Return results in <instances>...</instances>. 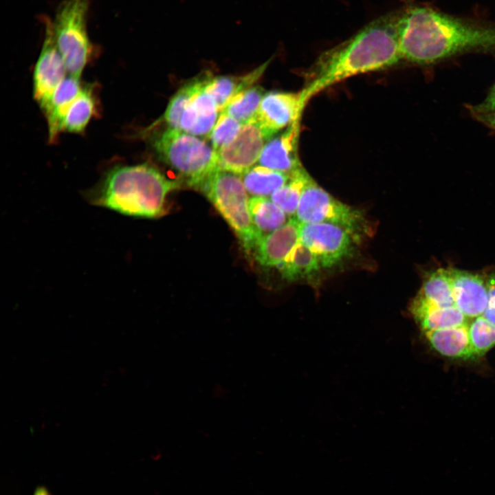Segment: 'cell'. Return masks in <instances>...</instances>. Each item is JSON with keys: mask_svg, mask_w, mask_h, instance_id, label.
<instances>
[{"mask_svg": "<svg viewBox=\"0 0 495 495\" xmlns=\"http://www.w3.org/2000/svg\"><path fill=\"white\" fill-rule=\"evenodd\" d=\"M402 58L430 65L472 51H495V25L468 21L430 7L412 6L397 13Z\"/></svg>", "mask_w": 495, "mask_h": 495, "instance_id": "1", "label": "cell"}, {"mask_svg": "<svg viewBox=\"0 0 495 495\" xmlns=\"http://www.w3.org/2000/svg\"><path fill=\"white\" fill-rule=\"evenodd\" d=\"M397 14L374 20L352 38L322 54L300 91L302 106L318 93L355 75L382 70L402 60L396 22Z\"/></svg>", "mask_w": 495, "mask_h": 495, "instance_id": "2", "label": "cell"}, {"mask_svg": "<svg viewBox=\"0 0 495 495\" xmlns=\"http://www.w3.org/2000/svg\"><path fill=\"white\" fill-rule=\"evenodd\" d=\"M178 186L149 164L118 166L89 197L94 204L122 214L155 218L164 213L167 195Z\"/></svg>", "mask_w": 495, "mask_h": 495, "instance_id": "3", "label": "cell"}, {"mask_svg": "<svg viewBox=\"0 0 495 495\" xmlns=\"http://www.w3.org/2000/svg\"><path fill=\"white\" fill-rule=\"evenodd\" d=\"M151 144L160 160L190 186L199 188L218 169L217 152L210 144L196 135L168 127L153 136Z\"/></svg>", "mask_w": 495, "mask_h": 495, "instance_id": "4", "label": "cell"}, {"mask_svg": "<svg viewBox=\"0 0 495 495\" xmlns=\"http://www.w3.org/2000/svg\"><path fill=\"white\" fill-rule=\"evenodd\" d=\"M201 190L235 232L244 250H254L262 235L249 208L247 190L240 175L217 169L200 185Z\"/></svg>", "mask_w": 495, "mask_h": 495, "instance_id": "5", "label": "cell"}, {"mask_svg": "<svg viewBox=\"0 0 495 495\" xmlns=\"http://www.w3.org/2000/svg\"><path fill=\"white\" fill-rule=\"evenodd\" d=\"M89 0H63L52 26L58 49L69 75L80 78L92 54L87 32Z\"/></svg>", "mask_w": 495, "mask_h": 495, "instance_id": "6", "label": "cell"}, {"mask_svg": "<svg viewBox=\"0 0 495 495\" xmlns=\"http://www.w3.org/2000/svg\"><path fill=\"white\" fill-rule=\"evenodd\" d=\"M300 223H327L342 227L355 239L366 232V219L358 209L334 198L309 177L294 217Z\"/></svg>", "mask_w": 495, "mask_h": 495, "instance_id": "7", "label": "cell"}, {"mask_svg": "<svg viewBox=\"0 0 495 495\" xmlns=\"http://www.w3.org/2000/svg\"><path fill=\"white\" fill-rule=\"evenodd\" d=\"M353 236L340 226L327 223H300V241L315 254L321 267H332L352 252Z\"/></svg>", "mask_w": 495, "mask_h": 495, "instance_id": "8", "label": "cell"}, {"mask_svg": "<svg viewBox=\"0 0 495 495\" xmlns=\"http://www.w3.org/2000/svg\"><path fill=\"white\" fill-rule=\"evenodd\" d=\"M268 140L254 118L242 124L236 137L216 151L218 169L243 174L258 161Z\"/></svg>", "mask_w": 495, "mask_h": 495, "instance_id": "9", "label": "cell"}, {"mask_svg": "<svg viewBox=\"0 0 495 495\" xmlns=\"http://www.w3.org/2000/svg\"><path fill=\"white\" fill-rule=\"evenodd\" d=\"M67 73L58 49L52 21L45 20V36L33 74V96L43 110Z\"/></svg>", "mask_w": 495, "mask_h": 495, "instance_id": "10", "label": "cell"}, {"mask_svg": "<svg viewBox=\"0 0 495 495\" xmlns=\"http://www.w3.org/2000/svg\"><path fill=\"white\" fill-rule=\"evenodd\" d=\"M302 109L300 92L270 91L263 96L254 119L270 140L298 120Z\"/></svg>", "mask_w": 495, "mask_h": 495, "instance_id": "11", "label": "cell"}, {"mask_svg": "<svg viewBox=\"0 0 495 495\" xmlns=\"http://www.w3.org/2000/svg\"><path fill=\"white\" fill-rule=\"evenodd\" d=\"M454 305L467 318L482 316L488 302L486 278L465 270L448 268Z\"/></svg>", "mask_w": 495, "mask_h": 495, "instance_id": "12", "label": "cell"}, {"mask_svg": "<svg viewBox=\"0 0 495 495\" xmlns=\"http://www.w3.org/2000/svg\"><path fill=\"white\" fill-rule=\"evenodd\" d=\"M299 129L298 120L268 140L258 159L259 165L290 176L304 168L298 155Z\"/></svg>", "mask_w": 495, "mask_h": 495, "instance_id": "13", "label": "cell"}, {"mask_svg": "<svg viewBox=\"0 0 495 495\" xmlns=\"http://www.w3.org/2000/svg\"><path fill=\"white\" fill-rule=\"evenodd\" d=\"M300 223L292 217L263 236L254 249L255 258L265 267H277L300 241Z\"/></svg>", "mask_w": 495, "mask_h": 495, "instance_id": "14", "label": "cell"}, {"mask_svg": "<svg viewBox=\"0 0 495 495\" xmlns=\"http://www.w3.org/2000/svg\"><path fill=\"white\" fill-rule=\"evenodd\" d=\"M205 86L193 96L180 119L181 131L196 136L208 135L219 118L217 105Z\"/></svg>", "mask_w": 495, "mask_h": 495, "instance_id": "15", "label": "cell"}, {"mask_svg": "<svg viewBox=\"0 0 495 495\" xmlns=\"http://www.w3.org/2000/svg\"><path fill=\"white\" fill-rule=\"evenodd\" d=\"M410 312L424 332L468 324L467 318L455 306L440 307L417 295Z\"/></svg>", "mask_w": 495, "mask_h": 495, "instance_id": "16", "label": "cell"}, {"mask_svg": "<svg viewBox=\"0 0 495 495\" xmlns=\"http://www.w3.org/2000/svg\"><path fill=\"white\" fill-rule=\"evenodd\" d=\"M468 324L424 332L430 346L439 355L455 360L477 359L471 346Z\"/></svg>", "mask_w": 495, "mask_h": 495, "instance_id": "17", "label": "cell"}, {"mask_svg": "<svg viewBox=\"0 0 495 495\" xmlns=\"http://www.w3.org/2000/svg\"><path fill=\"white\" fill-rule=\"evenodd\" d=\"M82 87L79 78L70 75L66 76L43 109L47 119L49 139L51 142L54 141L62 132L63 118Z\"/></svg>", "mask_w": 495, "mask_h": 495, "instance_id": "18", "label": "cell"}, {"mask_svg": "<svg viewBox=\"0 0 495 495\" xmlns=\"http://www.w3.org/2000/svg\"><path fill=\"white\" fill-rule=\"evenodd\" d=\"M269 63L270 60H267L242 76H210L205 86V90L214 98L219 112L234 96L251 87L261 76Z\"/></svg>", "mask_w": 495, "mask_h": 495, "instance_id": "19", "label": "cell"}, {"mask_svg": "<svg viewBox=\"0 0 495 495\" xmlns=\"http://www.w3.org/2000/svg\"><path fill=\"white\" fill-rule=\"evenodd\" d=\"M276 267L287 280H296L314 275L321 266L311 250L299 241Z\"/></svg>", "mask_w": 495, "mask_h": 495, "instance_id": "20", "label": "cell"}, {"mask_svg": "<svg viewBox=\"0 0 495 495\" xmlns=\"http://www.w3.org/2000/svg\"><path fill=\"white\" fill-rule=\"evenodd\" d=\"M241 177L247 192L252 197H267L285 185L291 176L258 165L248 170Z\"/></svg>", "mask_w": 495, "mask_h": 495, "instance_id": "21", "label": "cell"}, {"mask_svg": "<svg viewBox=\"0 0 495 495\" xmlns=\"http://www.w3.org/2000/svg\"><path fill=\"white\" fill-rule=\"evenodd\" d=\"M249 208L253 223L263 237L283 226L290 219L270 198L252 197L249 199Z\"/></svg>", "mask_w": 495, "mask_h": 495, "instance_id": "22", "label": "cell"}, {"mask_svg": "<svg viewBox=\"0 0 495 495\" xmlns=\"http://www.w3.org/2000/svg\"><path fill=\"white\" fill-rule=\"evenodd\" d=\"M96 111L93 88L88 85L82 87L63 118L61 131L76 133L83 132Z\"/></svg>", "mask_w": 495, "mask_h": 495, "instance_id": "23", "label": "cell"}, {"mask_svg": "<svg viewBox=\"0 0 495 495\" xmlns=\"http://www.w3.org/2000/svg\"><path fill=\"white\" fill-rule=\"evenodd\" d=\"M417 295L434 306H454L448 269L439 268L426 274Z\"/></svg>", "mask_w": 495, "mask_h": 495, "instance_id": "24", "label": "cell"}, {"mask_svg": "<svg viewBox=\"0 0 495 495\" xmlns=\"http://www.w3.org/2000/svg\"><path fill=\"white\" fill-rule=\"evenodd\" d=\"M265 90L261 86L246 89L234 96L221 110L241 124L253 120L258 112Z\"/></svg>", "mask_w": 495, "mask_h": 495, "instance_id": "25", "label": "cell"}, {"mask_svg": "<svg viewBox=\"0 0 495 495\" xmlns=\"http://www.w3.org/2000/svg\"><path fill=\"white\" fill-rule=\"evenodd\" d=\"M210 77L204 75L192 79L172 97L162 117L168 128L181 130L180 119L184 109L193 96L206 85Z\"/></svg>", "mask_w": 495, "mask_h": 495, "instance_id": "26", "label": "cell"}, {"mask_svg": "<svg viewBox=\"0 0 495 495\" xmlns=\"http://www.w3.org/2000/svg\"><path fill=\"white\" fill-rule=\"evenodd\" d=\"M310 175L302 168L291 176L290 179L270 196L271 200L290 218L294 217L301 196Z\"/></svg>", "mask_w": 495, "mask_h": 495, "instance_id": "27", "label": "cell"}, {"mask_svg": "<svg viewBox=\"0 0 495 495\" xmlns=\"http://www.w3.org/2000/svg\"><path fill=\"white\" fill-rule=\"evenodd\" d=\"M468 327L471 346L477 358L495 346V325L483 316L474 318Z\"/></svg>", "mask_w": 495, "mask_h": 495, "instance_id": "28", "label": "cell"}, {"mask_svg": "<svg viewBox=\"0 0 495 495\" xmlns=\"http://www.w3.org/2000/svg\"><path fill=\"white\" fill-rule=\"evenodd\" d=\"M242 124L223 112L219 118L208 135L210 144L215 151L230 143L239 133Z\"/></svg>", "mask_w": 495, "mask_h": 495, "instance_id": "29", "label": "cell"}, {"mask_svg": "<svg viewBox=\"0 0 495 495\" xmlns=\"http://www.w3.org/2000/svg\"><path fill=\"white\" fill-rule=\"evenodd\" d=\"M467 109L476 120L495 131V109L485 108L478 104H468Z\"/></svg>", "mask_w": 495, "mask_h": 495, "instance_id": "30", "label": "cell"}, {"mask_svg": "<svg viewBox=\"0 0 495 495\" xmlns=\"http://www.w3.org/2000/svg\"><path fill=\"white\" fill-rule=\"evenodd\" d=\"M488 302L483 316L495 325V273L490 274L486 278Z\"/></svg>", "mask_w": 495, "mask_h": 495, "instance_id": "31", "label": "cell"}, {"mask_svg": "<svg viewBox=\"0 0 495 495\" xmlns=\"http://www.w3.org/2000/svg\"><path fill=\"white\" fill-rule=\"evenodd\" d=\"M480 104L485 108L495 109V82L491 87L485 100Z\"/></svg>", "mask_w": 495, "mask_h": 495, "instance_id": "32", "label": "cell"}, {"mask_svg": "<svg viewBox=\"0 0 495 495\" xmlns=\"http://www.w3.org/2000/svg\"><path fill=\"white\" fill-rule=\"evenodd\" d=\"M38 494H40V491H38ZM41 495H43V494H41Z\"/></svg>", "mask_w": 495, "mask_h": 495, "instance_id": "33", "label": "cell"}]
</instances>
